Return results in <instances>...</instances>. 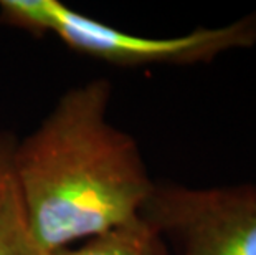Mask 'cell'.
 Returning a JSON list of instances; mask_svg holds the SVG:
<instances>
[{"label":"cell","mask_w":256,"mask_h":255,"mask_svg":"<svg viewBox=\"0 0 256 255\" xmlns=\"http://www.w3.org/2000/svg\"><path fill=\"white\" fill-rule=\"evenodd\" d=\"M111 93L108 78L72 86L10 149L30 229L48 255L138 217L154 189L139 144L108 118Z\"/></svg>","instance_id":"6da1fadb"},{"label":"cell","mask_w":256,"mask_h":255,"mask_svg":"<svg viewBox=\"0 0 256 255\" xmlns=\"http://www.w3.org/2000/svg\"><path fill=\"white\" fill-rule=\"evenodd\" d=\"M0 22L35 35H55L72 50L116 67H192L256 47V9L230 24L176 37L118 30L58 0H0Z\"/></svg>","instance_id":"7a4b0ae2"},{"label":"cell","mask_w":256,"mask_h":255,"mask_svg":"<svg viewBox=\"0 0 256 255\" xmlns=\"http://www.w3.org/2000/svg\"><path fill=\"white\" fill-rule=\"evenodd\" d=\"M139 215L170 255H256V181L212 187L156 181Z\"/></svg>","instance_id":"3957f363"},{"label":"cell","mask_w":256,"mask_h":255,"mask_svg":"<svg viewBox=\"0 0 256 255\" xmlns=\"http://www.w3.org/2000/svg\"><path fill=\"white\" fill-rule=\"evenodd\" d=\"M12 143H0V255H48L30 229L10 166Z\"/></svg>","instance_id":"277c9868"},{"label":"cell","mask_w":256,"mask_h":255,"mask_svg":"<svg viewBox=\"0 0 256 255\" xmlns=\"http://www.w3.org/2000/svg\"><path fill=\"white\" fill-rule=\"evenodd\" d=\"M50 255H170L164 238L140 215L126 224L90 237L81 245H68Z\"/></svg>","instance_id":"5b68a950"},{"label":"cell","mask_w":256,"mask_h":255,"mask_svg":"<svg viewBox=\"0 0 256 255\" xmlns=\"http://www.w3.org/2000/svg\"><path fill=\"white\" fill-rule=\"evenodd\" d=\"M0 143H2V139H0Z\"/></svg>","instance_id":"8992f818"}]
</instances>
